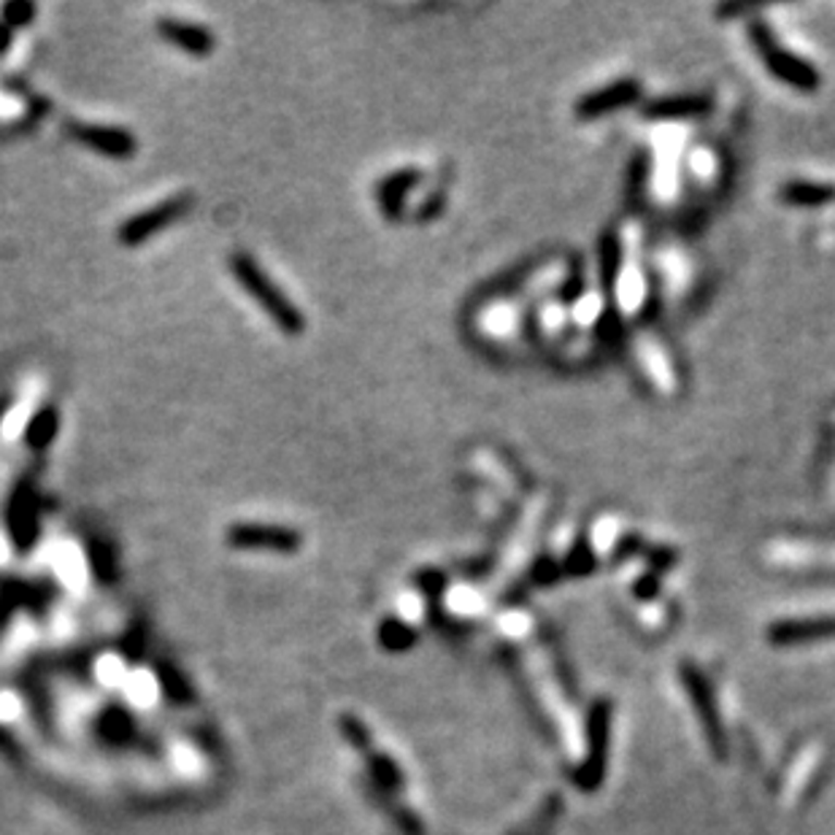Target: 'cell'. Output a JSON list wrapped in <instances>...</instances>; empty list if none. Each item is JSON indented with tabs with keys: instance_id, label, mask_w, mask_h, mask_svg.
Masks as SVG:
<instances>
[{
	"instance_id": "cell-1",
	"label": "cell",
	"mask_w": 835,
	"mask_h": 835,
	"mask_svg": "<svg viewBox=\"0 0 835 835\" xmlns=\"http://www.w3.org/2000/svg\"><path fill=\"white\" fill-rule=\"evenodd\" d=\"M230 273L235 277V282L244 287V293L255 300L262 311L268 314L273 324L282 330L284 335H300L306 330V317L293 300L287 298L282 287L262 271L260 262L255 260L246 251H233L228 260Z\"/></svg>"
},
{
	"instance_id": "cell-2",
	"label": "cell",
	"mask_w": 835,
	"mask_h": 835,
	"mask_svg": "<svg viewBox=\"0 0 835 835\" xmlns=\"http://www.w3.org/2000/svg\"><path fill=\"white\" fill-rule=\"evenodd\" d=\"M195 206V198L189 193L173 195V198L160 200V204L149 206V209L138 211L133 214L131 220L122 222L120 230H116V241L122 246H142L147 244L149 238L157 233H162L165 228L176 225L184 214Z\"/></svg>"
},
{
	"instance_id": "cell-3",
	"label": "cell",
	"mask_w": 835,
	"mask_h": 835,
	"mask_svg": "<svg viewBox=\"0 0 835 835\" xmlns=\"http://www.w3.org/2000/svg\"><path fill=\"white\" fill-rule=\"evenodd\" d=\"M752 38H754V44H758L762 60L768 63V71H771V74H776L778 78H782V82H787L789 87L806 89V93H811V89L820 87V74H816V71L811 69L806 60H800L798 54H793V52H787V49L778 47L776 38H771V33H768L765 27L754 25Z\"/></svg>"
},
{
	"instance_id": "cell-4",
	"label": "cell",
	"mask_w": 835,
	"mask_h": 835,
	"mask_svg": "<svg viewBox=\"0 0 835 835\" xmlns=\"http://www.w3.org/2000/svg\"><path fill=\"white\" fill-rule=\"evenodd\" d=\"M69 136L93 152L111 157V160H131L136 157L138 142L131 131L111 125H93V122H69Z\"/></svg>"
},
{
	"instance_id": "cell-5",
	"label": "cell",
	"mask_w": 835,
	"mask_h": 835,
	"mask_svg": "<svg viewBox=\"0 0 835 835\" xmlns=\"http://www.w3.org/2000/svg\"><path fill=\"white\" fill-rule=\"evenodd\" d=\"M230 547L235 549H262V552H295L300 547V536L279 525H233L228 530Z\"/></svg>"
},
{
	"instance_id": "cell-6",
	"label": "cell",
	"mask_w": 835,
	"mask_h": 835,
	"mask_svg": "<svg viewBox=\"0 0 835 835\" xmlns=\"http://www.w3.org/2000/svg\"><path fill=\"white\" fill-rule=\"evenodd\" d=\"M157 33H160L162 41H168L179 52L189 54V58H209L217 47L214 33L206 30L204 25L173 20V16H160L157 20Z\"/></svg>"
},
{
	"instance_id": "cell-7",
	"label": "cell",
	"mask_w": 835,
	"mask_h": 835,
	"mask_svg": "<svg viewBox=\"0 0 835 835\" xmlns=\"http://www.w3.org/2000/svg\"><path fill=\"white\" fill-rule=\"evenodd\" d=\"M9 530L20 549H27L38 532V492L30 481H22L9 503Z\"/></svg>"
},
{
	"instance_id": "cell-8",
	"label": "cell",
	"mask_w": 835,
	"mask_h": 835,
	"mask_svg": "<svg viewBox=\"0 0 835 835\" xmlns=\"http://www.w3.org/2000/svg\"><path fill=\"white\" fill-rule=\"evenodd\" d=\"M638 98L636 82H616L606 89H598V93L587 95L576 103V116L581 120H595V116L609 114V111L622 109V106L633 103Z\"/></svg>"
},
{
	"instance_id": "cell-9",
	"label": "cell",
	"mask_w": 835,
	"mask_h": 835,
	"mask_svg": "<svg viewBox=\"0 0 835 835\" xmlns=\"http://www.w3.org/2000/svg\"><path fill=\"white\" fill-rule=\"evenodd\" d=\"M60 430V412L54 406H41L30 417L25 428V444L33 452H44L54 439H58Z\"/></svg>"
},
{
	"instance_id": "cell-10",
	"label": "cell",
	"mask_w": 835,
	"mask_h": 835,
	"mask_svg": "<svg viewBox=\"0 0 835 835\" xmlns=\"http://www.w3.org/2000/svg\"><path fill=\"white\" fill-rule=\"evenodd\" d=\"M833 195L835 193L831 187H822V184H803V182H795V184H789L787 189H784V200H789V204H798V206L827 204Z\"/></svg>"
},
{
	"instance_id": "cell-11",
	"label": "cell",
	"mask_w": 835,
	"mask_h": 835,
	"mask_svg": "<svg viewBox=\"0 0 835 835\" xmlns=\"http://www.w3.org/2000/svg\"><path fill=\"white\" fill-rule=\"evenodd\" d=\"M703 109H705V100L700 98H668L649 106L647 114L649 116H687V114H698V111Z\"/></svg>"
},
{
	"instance_id": "cell-12",
	"label": "cell",
	"mask_w": 835,
	"mask_h": 835,
	"mask_svg": "<svg viewBox=\"0 0 835 835\" xmlns=\"http://www.w3.org/2000/svg\"><path fill=\"white\" fill-rule=\"evenodd\" d=\"M36 5L33 3H22V0H14V3H5L3 9H0V22L3 25H9L11 30H16V27H25L30 25L33 16H36Z\"/></svg>"
},
{
	"instance_id": "cell-13",
	"label": "cell",
	"mask_w": 835,
	"mask_h": 835,
	"mask_svg": "<svg viewBox=\"0 0 835 835\" xmlns=\"http://www.w3.org/2000/svg\"><path fill=\"white\" fill-rule=\"evenodd\" d=\"M11 41H14V30H11L9 25H3V22H0V54L9 52Z\"/></svg>"
}]
</instances>
